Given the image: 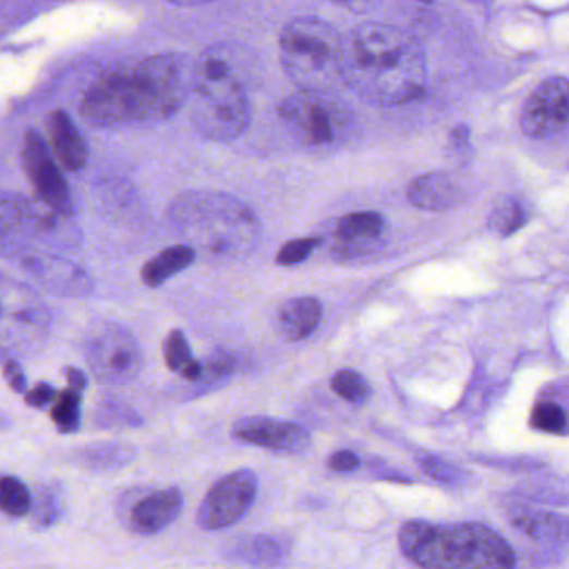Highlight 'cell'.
Here are the masks:
<instances>
[{"label":"cell","mask_w":569,"mask_h":569,"mask_svg":"<svg viewBox=\"0 0 569 569\" xmlns=\"http://www.w3.org/2000/svg\"><path fill=\"white\" fill-rule=\"evenodd\" d=\"M191 90L189 59L181 53H156L100 74L84 94L81 114L99 129L165 121L187 102Z\"/></svg>","instance_id":"obj_1"},{"label":"cell","mask_w":569,"mask_h":569,"mask_svg":"<svg viewBox=\"0 0 569 569\" xmlns=\"http://www.w3.org/2000/svg\"><path fill=\"white\" fill-rule=\"evenodd\" d=\"M341 81L374 106L414 102L427 86L426 53L410 33L370 22L342 39Z\"/></svg>","instance_id":"obj_2"},{"label":"cell","mask_w":569,"mask_h":569,"mask_svg":"<svg viewBox=\"0 0 569 569\" xmlns=\"http://www.w3.org/2000/svg\"><path fill=\"white\" fill-rule=\"evenodd\" d=\"M399 548L421 569H517L514 549L481 523L405 521Z\"/></svg>","instance_id":"obj_3"},{"label":"cell","mask_w":569,"mask_h":569,"mask_svg":"<svg viewBox=\"0 0 569 569\" xmlns=\"http://www.w3.org/2000/svg\"><path fill=\"white\" fill-rule=\"evenodd\" d=\"M172 226L194 251L214 257L246 256L259 241V221L251 207L228 194L191 191L169 210Z\"/></svg>","instance_id":"obj_4"},{"label":"cell","mask_w":569,"mask_h":569,"mask_svg":"<svg viewBox=\"0 0 569 569\" xmlns=\"http://www.w3.org/2000/svg\"><path fill=\"white\" fill-rule=\"evenodd\" d=\"M281 64L301 93H329L341 81L342 37L316 17L289 22L281 34Z\"/></svg>","instance_id":"obj_5"},{"label":"cell","mask_w":569,"mask_h":569,"mask_svg":"<svg viewBox=\"0 0 569 569\" xmlns=\"http://www.w3.org/2000/svg\"><path fill=\"white\" fill-rule=\"evenodd\" d=\"M281 118L298 143L314 149L339 146L349 134L348 106L328 93H298L284 100Z\"/></svg>","instance_id":"obj_6"},{"label":"cell","mask_w":569,"mask_h":569,"mask_svg":"<svg viewBox=\"0 0 569 569\" xmlns=\"http://www.w3.org/2000/svg\"><path fill=\"white\" fill-rule=\"evenodd\" d=\"M191 96V122L206 140L228 143L250 128L247 87L193 86Z\"/></svg>","instance_id":"obj_7"},{"label":"cell","mask_w":569,"mask_h":569,"mask_svg":"<svg viewBox=\"0 0 569 569\" xmlns=\"http://www.w3.org/2000/svg\"><path fill=\"white\" fill-rule=\"evenodd\" d=\"M84 354L102 385L125 386L143 370V351L134 336L118 323H97L86 332Z\"/></svg>","instance_id":"obj_8"},{"label":"cell","mask_w":569,"mask_h":569,"mask_svg":"<svg viewBox=\"0 0 569 569\" xmlns=\"http://www.w3.org/2000/svg\"><path fill=\"white\" fill-rule=\"evenodd\" d=\"M50 317L33 292L19 284H0V348L25 352L46 338Z\"/></svg>","instance_id":"obj_9"},{"label":"cell","mask_w":569,"mask_h":569,"mask_svg":"<svg viewBox=\"0 0 569 569\" xmlns=\"http://www.w3.org/2000/svg\"><path fill=\"white\" fill-rule=\"evenodd\" d=\"M257 477L251 470H239L221 477L210 487L197 511V524L203 530H225L238 523L253 506Z\"/></svg>","instance_id":"obj_10"},{"label":"cell","mask_w":569,"mask_h":569,"mask_svg":"<svg viewBox=\"0 0 569 569\" xmlns=\"http://www.w3.org/2000/svg\"><path fill=\"white\" fill-rule=\"evenodd\" d=\"M68 222V218H62L37 199L0 193V242L15 244L19 239L56 242L62 239Z\"/></svg>","instance_id":"obj_11"},{"label":"cell","mask_w":569,"mask_h":569,"mask_svg":"<svg viewBox=\"0 0 569 569\" xmlns=\"http://www.w3.org/2000/svg\"><path fill=\"white\" fill-rule=\"evenodd\" d=\"M22 165L33 184L37 201L62 218L71 219L74 207H72L68 181L61 174L59 166L56 165V159L47 147L46 141L36 131L25 134L24 146H22Z\"/></svg>","instance_id":"obj_12"},{"label":"cell","mask_w":569,"mask_h":569,"mask_svg":"<svg viewBox=\"0 0 569 569\" xmlns=\"http://www.w3.org/2000/svg\"><path fill=\"white\" fill-rule=\"evenodd\" d=\"M569 87L565 77L541 83L521 109V131L531 140H546L568 124Z\"/></svg>","instance_id":"obj_13"},{"label":"cell","mask_w":569,"mask_h":569,"mask_svg":"<svg viewBox=\"0 0 569 569\" xmlns=\"http://www.w3.org/2000/svg\"><path fill=\"white\" fill-rule=\"evenodd\" d=\"M250 53L229 44H218L201 53L193 65V86H250Z\"/></svg>","instance_id":"obj_14"},{"label":"cell","mask_w":569,"mask_h":569,"mask_svg":"<svg viewBox=\"0 0 569 569\" xmlns=\"http://www.w3.org/2000/svg\"><path fill=\"white\" fill-rule=\"evenodd\" d=\"M386 225L382 214L363 210L346 214L329 229V247L339 257L371 253L382 244Z\"/></svg>","instance_id":"obj_15"},{"label":"cell","mask_w":569,"mask_h":569,"mask_svg":"<svg viewBox=\"0 0 569 569\" xmlns=\"http://www.w3.org/2000/svg\"><path fill=\"white\" fill-rule=\"evenodd\" d=\"M232 436L247 445L282 452H303L311 436L300 424L266 416L242 417L232 426Z\"/></svg>","instance_id":"obj_16"},{"label":"cell","mask_w":569,"mask_h":569,"mask_svg":"<svg viewBox=\"0 0 569 569\" xmlns=\"http://www.w3.org/2000/svg\"><path fill=\"white\" fill-rule=\"evenodd\" d=\"M184 498L178 487H166L137 499L129 511V526L135 533L150 536L171 526L182 511Z\"/></svg>","instance_id":"obj_17"},{"label":"cell","mask_w":569,"mask_h":569,"mask_svg":"<svg viewBox=\"0 0 569 569\" xmlns=\"http://www.w3.org/2000/svg\"><path fill=\"white\" fill-rule=\"evenodd\" d=\"M22 267L49 291L65 295H84L93 289L89 276L81 267L44 254L22 257Z\"/></svg>","instance_id":"obj_18"},{"label":"cell","mask_w":569,"mask_h":569,"mask_svg":"<svg viewBox=\"0 0 569 569\" xmlns=\"http://www.w3.org/2000/svg\"><path fill=\"white\" fill-rule=\"evenodd\" d=\"M46 129L50 146L62 168L71 172L86 168L89 149L86 140L69 114L64 111L50 112L46 118Z\"/></svg>","instance_id":"obj_19"},{"label":"cell","mask_w":569,"mask_h":569,"mask_svg":"<svg viewBox=\"0 0 569 569\" xmlns=\"http://www.w3.org/2000/svg\"><path fill=\"white\" fill-rule=\"evenodd\" d=\"M137 451L128 443L100 441L75 449L72 459L81 467L96 473H112L122 470L134 461Z\"/></svg>","instance_id":"obj_20"},{"label":"cell","mask_w":569,"mask_h":569,"mask_svg":"<svg viewBox=\"0 0 569 569\" xmlns=\"http://www.w3.org/2000/svg\"><path fill=\"white\" fill-rule=\"evenodd\" d=\"M408 199L417 209L446 210L458 203V191L451 179L441 172L420 175L408 189Z\"/></svg>","instance_id":"obj_21"},{"label":"cell","mask_w":569,"mask_h":569,"mask_svg":"<svg viewBox=\"0 0 569 569\" xmlns=\"http://www.w3.org/2000/svg\"><path fill=\"white\" fill-rule=\"evenodd\" d=\"M323 307L319 301L311 295L286 301L278 313L279 329L289 341H301L307 338L320 320Z\"/></svg>","instance_id":"obj_22"},{"label":"cell","mask_w":569,"mask_h":569,"mask_svg":"<svg viewBox=\"0 0 569 569\" xmlns=\"http://www.w3.org/2000/svg\"><path fill=\"white\" fill-rule=\"evenodd\" d=\"M512 526L521 531L530 540L543 543H562L568 541V523L565 518L556 517L552 512L523 511L512 514Z\"/></svg>","instance_id":"obj_23"},{"label":"cell","mask_w":569,"mask_h":569,"mask_svg":"<svg viewBox=\"0 0 569 569\" xmlns=\"http://www.w3.org/2000/svg\"><path fill=\"white\" fill-rule=\"evenodd\" d=\"M194 259H196V251L189 247L187 244L168 247L144 264L143 273H141L143 281L149 288H157L172 276L184 270L185 267L191 266Z\"/></svg>","instance_id":"obj_24"},{"label":"cell","mask_w":569,"mask_h":569,"mask_svg":"<svg viewBox=\"0 0 569 569\" xmlns=\"http://www.w3.org/2000/svg\"><path fill=\"white\" fill-rule=\"evenodd\" d=\"M64 501L58 484H44L37 489L31 505V520L36 530H49L61 518Z\"/></svg>","instance_id":"obj_25"},{"label":"cell","mask_w":569,"mask_h":569,"mask_svg":"<svg viewBox=\"0 0 569 569\" xmlns=\"http://www.w3.org/2000/svg\"><path fill=\"white\" fill-rule=\"evenodd\" d=\"M94 426L100 429H121V427L143 426L144 420L131 405L114 398H104L93 414Z\"/></svg>","instance_id":"obj_26"},{"label":"cell","mask_w":569,"mask_h":569,"mask_svg":"<svg viewBox=\"0 0 569 569\" xmlns=\"http://www.w3.org/2000/svg\"><path fill=\"white\" fill-rule=\"evenodd\" d=\"M81 405H83V396L74 389H65L58 395L53 401L50 417L62 435H74L81 429L83 423V414H81Z\"/></svg>","instance_id":"obj_27"},{"label":"cell","mask_w":569,"mask_h":569,"mask_svg":"<svg viewBox=\"0 0 569 569\" xmlns=\"http://www.w3.org/2000/svg\"><path fill=\"white\" fill-rule=\"evenodd\" d=\"M33 495L19 477L0 476V511L11 518L29 514Z\"/></svg>","instance_id":"obj_28"},{"label":"cell","mask_w":569,"mask_h":569,"mask_svg":"<svg viewBox=\"0 0 569 569\" xmlns=\"http://www.w3.org/2000/svg\"><path fill=\"white\" fill-rule=\"evenodd\" d=\"M526 219L528 214L523 204L518 199H512V197H505L496 204L495 209L489 214V228L496 234L508 238V235L520 231L526 225Z\"/></svg>","instance_id":"obj_29"},{"label":"cell","mask_w":569,"mask_h":569,"mask_svg":"<svg viewBox=\"0 0 569 569\" xmlns=\"http://www.w3.org/2000/svg\"><path fill=\"white\" fill-rule=\"evenodd\" d=\"M530 424L533 429L543 431L548 435H568V414H566L565 408L549 399H543L534 404Z\"/></svg>","instance_id":"obj_30"},{"label":"cell","mask_w":569,"mask_h":569,"mask_svg":"<svg viewBox=\"0 0 569 569\" xmlns=\"http://www.w3.org/2000/svg\"><path fill=\"white\" fill-rule=\"evenodd\" d=\"M331 388L339 398L352 404H363L371 398L370 383L354 370L338 371L332 377Z\"/></svg>","instance_id":"obj_31"},{"label":"cell","mask_w":569,"mask_h":569,"mask_svg":"<svg viewBox=\"0 0 569 569\" xmlns=\"http://www.w3.org/2000/svg\"><path fill=\"white\" fill-rule=\"evenodd\" d=\"M417 464L427 476L433 477L438 483L446 484V486H461V484L467 483L468 474H470L435 455L421 456L417 459Z\"/></svg>","instance_id":"obj_32"},{"label":"cell","mask_w":569,"mask_h":569,"mask_svg":"<svg viewBox=\"0 0 569 569\" xmlns=\"http://www.w3.org/2000/svg\"><path fill=\"white\" fill-rule=\"evenodd\" d=\"M165 360L169 370L181 374V371L187 366L193 356H191V348H189L187 339L181 331H172L165 342Z\"/></svg>","instance_id":"obj_33"},{"label":"cell","mask_w":569,"mask_h":569,"mask_svg":"<svg viewBox=\"0 0 569 569\" xmlns=\"http://www.w3.org/2000/svg\"><path fill=\"white\" fill-rule=\"evenodd\" d=\"M319 239L316 238L294 239V241L282 246L276 261L281 266H294V264L303 263L319 246Z\"/></svg>","instance_id":"obj_34"},{"label":"cell","mask_w":569,"mask_h":569,"mask_svg":"<svg viewBox=\"0 0 569 569\" xmlns=\"http://www.w3.org/2000/svg\"><path fill=\"white\" fill-rule=\"evenodd\" d=\"M56 398H58L56 388L49 383H40L36 388L25 392V404H29L31 408H36V410H43L47 404L56 401Z\"/></svg>","instance_id":"obj_35"},{"label":"cell","mask_w":569,"mask_h":569,"mask_svg":"<svg viewBox=\"0 0 569 569\" xmlns=\"http://www.w3.org/2000/svg\"><path fill=\"white\" fill-rule=\"evenodd\" d=\"M232 370H234V360L226 352H218L207 361L206 367L203 366V374H209L213 379H225L232 373Z\"/></svg>","instance_id":"obj_36"},{"label":"cell","mask_w":569,"mask_h":569,"mask_svg":"<svg viewBox=\"0 0 569 569\" xmlns=\"http://www.w3.org/2000/svg\"><path fill=\"white\" fill-rule=\"evenodd\" d=\"M360 467V458L349 449H342V451L335 452L331 458L328 459V468L336 473H349Z\"/></svg>","instance_id":"obj_37"},{"label":"cell","mask_w":569,"mask_h":569,"mask_svg":"<svg viewBox=\"0 0 569 569\" xmlns=\"http://www.w3.org/2000/svg\"><path fill=\"white\" fill-rule=\"evenodd\" d=\"M4 377L12 391L19 392V395L27 392V379H25L24 370L17 361H8L4 364Z\"/></svg>","instance_id":"obj_38"},{"label":"cell","mask_w":569,"mask_h":569,"mask_svg":"<svg viewBox=\"0 0 569 569\" xmlns=\"http://www.w3.org/2000/svg\"><path fill=\"white\" fill-rule=\"evenodd\" d=\"M65 377H68L69 389L83 392L84 389L87 388L86 374H84L83 371L77 370V367H68V370H65Z\"/></svg>","instance_id":"obj_39"},{"label":"cell","mask_w":569,"mask_h":569,"mask_svg":"<svg viewBox=\"0 0 569 569\" xmlns=\"http://www.w3.org/2000/svg\"><path fill=\"white\" fill-rule=\"evenodd\" d=\"M11 426V420L5 414H0V431L8 429Z\"/></svg>","instance_id":"obj_40"}]
</instances>
